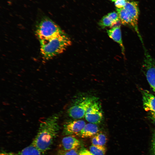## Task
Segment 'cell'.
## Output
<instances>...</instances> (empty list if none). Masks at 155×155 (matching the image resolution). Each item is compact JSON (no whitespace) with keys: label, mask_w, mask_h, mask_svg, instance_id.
I'll return each instance as SVG.
<instances>
[{"label":"cell","mask_w":155,"mask_h":155,"mask_svg":"<svg viewBox=\"0 0 155 155\" xmlns=\"http://www.w3.org/2000/svg\"><path fill=\"white\" fill-rule=\"evenodd\" d=\"M58 155H79L76 150H60Z\"/></svg>","instance_id":"ac0fdd59"},{"label":"cell","mask_w":155,"mask_h":155,"mask_svg":"<svg viewBox=\"0 0 155 155\" xmlns=\"http://www.w3.org/2000/svg\"><path fill=\"white\" fill-rule=\"evenodd\" d=\"M85 117L89 123L97 124L102 120L103 114L100 102L97 99L87 109Z\"/></svg>","instance_id":"8992f818"},{"label":"cell","mask_w":155,"mask_h":155,"mask_svg":"<svg viewBox=\"0 0 155 155\" xmlns=\"http://www.w3.org/2000/svg\"><path fill=\"white\" fill-rule=\"evenodd\" d=\"M86 125L83 120L68 121L64 125L63 133L66 135H78Z\"/></svg>","instance_id":"52a82bcc"},{"label":"cell","mask_w":155,"mask_h":155,"mask_svg":"<svg viewBox=\"0 0 155 155\" xmlns=\"http://www.w3.org/2000/svg\"><path fill=\"white\" fill-rule=\"evenodd\" d=\"M128 10L135 18L138 19L139 14L137 3L128 0L123 7Z\"/></svg>","instance_id":"4fadbf2b"},{"label":"cell","mask_w":155,"mask_h":155,"mask_svg":"<svg viewBox=\"0 0 155 155\" xmlns=\"http://www.w3.org/2000/svg\"><path fill=\"white\" fill-rule=\"evenodd\" d=\"M0 155H14L13 153L8 152H2L0 154Z\"/></svg>","instance_id":"7402d4cb"},{"label":"cell","mask_w":155,"mask_h":155,"mask_svg":"<svg viewBox=\"0 0 155 155\" xmlns=\"http://www.w3.org/2000/svg\"><path fill=\"white\" fill-rule=\"evenodd\" d=\"M107 15L116 25L121 23L118 14L116 12L113 11L110 12Z\"/></svg>","instance_id":"e0dca14e"},{"label":"cell","mask_w":155,"mask_h":155,"mask_svg":"<svg viewBox=\"0 0 155 155\" xmlns=\"http://www.w3.org/2000/svg\"><path fill=\"white\" fill-rule=\"evenodd\" d=\"M152 144H155V132L153 135Z\"/></svg>","instance_id":"cb8c5ba5"},{"label":"cell","mask_w":155,"mask_h":155,"mask_svg":"<svg viewBox=\"0 0 155 155\" xmlns=\"http://www.w3.org/2000/svg\"><path fill=\"white\" fill-rule=\"evenodd\" d=\"M98 131L96 124L90 123L86 124L78 135L83 138L89 137L94 136Z\"/></svg>","instance_id":"8fae6325"},{"label":"cell","mask_w":155,"mask_h":155,"mask_svg":"<svg viewBox=\"0 0 155 155\" xmlns=\"http://www.w3.org/2000/svg\"><path fill=\"white\" fill-rule=\"evenodd\" d=\"M148 116L152 121L155 124V113L149 112Z\"/></svg>","instance_id":"44dd1931"},{"label":"cell","mask_w":155,"mask_h":155,"mask_svg":"<svg viewBox=\"0 0 155 155\" xmlns=\"http://www.w3.org/2000/svg\"><path fill=\"white\" fill-rule=\"evenodd\" d=\"M92 155H93V154Z\"/></svg>","instance_id":"484cf974"},{"label":"cell","mask_w":155,"mask_h":155,"mask_svg":"<svg viewBox=\"0 0 155 155\" xmlns=\"http://www.w3.org/2000/svg\"><path fill=\"white\" fill-rule=\"evenodd\" d=\"M59 116L58 114L55 113L43 119L32 142L44 153L50 148L58 133Z\"/></svg>","instance_id":"6da1fadb"},{"label":"cell","mask_w":155,"mask_h":155,"mask_svg":"<svg viewBox=\"0 0 155 155\" xmlns=\"http://www.w3.org/2000/svg\"><path fill=\"white\" fill-rule=\"evenodd\" d=\"M152 150L154 155H155V144H152Z\"/></svg>","instance_id":"603a6c76"},{"label":"cell","mask_w":155,"mask_h":155,"mask_svg":"<svg viewBox=\"0 0 155 155\" xmlns=\"http://www.w3.org/2000/svg\"><path fill=\"white\" fill-rule=\"evenodd\" d=\"M96 135L97 137L98 146H104L106 142V136L104 134L101 133H98Z\"/></svg>","instance_id":"2e32d148"},{"label":"cell","mask_w":155,"mask_h":155,"mask_svg":"<svg viewBox=\"0 0 155 155\" xmlns=\"http://www.w3.org/2000/svg\"><path fill=\"white\" fill-rule=\"evenodd\" d=\"M128 0H116L115 1V6L118 8L124 7Z\"/></svg>","instance_id":"d6986e66"},{"label":"cell","mask_w":155,"mask_h":155,"mask_svg":"<svg viewBox=\"0 0 155 155\" xmlns=\"http://www.w3.org/2000/svg\"><path fill=\"white\" fill-rule=\"evenodd\" d=\"M97 99L94 97L85 96L76 99L68 110L69 115L76 119L84 117L88 107Z\"/></svg>","instance_id":"277c9868"},{"label":"cell","mask_w":155,"mask_h":155,"mask_svg":"<svg viewBox=\"0 0 155 155\" xmlns=\"http://www.w3.org/2000/svg\"><path fill=\"white\" fill-rule=\"evenodd\" d=\"M107 32L110 38L112 39L119 45L122 53L125 57V49L122 40L121 24H119L107 30Z\"/></svg>","instance_id":"9c48e42d"},{"label":"cell","mask_w":155,"mask_h":155,"mask_svg":"<svg viewBox=\"0 0 155 155\" xmlns=\"http://www.w3.org/2000/svg\"><path fill=\"white\" fill-rule=\"evenodd\" d=\"M93 155H104L106 148L104 146L91 145L90 147V151Z\"/></svg>","instance_id":"9a60e30c"},{"label":"cell","mask_w":155,"mask_h":155,"mask_svg":"<svg viewBox=\"0 0 155 155\" xmlns=\"http://www.w3.org/2000/svg\"><path fill=\"white\" fill-rule=\"evenodd\" d=\"M64 33L58 25L46 18L40 21L35 30V34L39 41L48 39Z\"/></svg>","instance_id":"3957f363"},{"label":"cell","mask_w":155,"mask_h":155,"mask_svg":"<svg viewBox=\"0 0 155 155\" xmlns=\"http://www.w3.org/2000/svg\"><path fill=\"white\" fill-rule=\"evenodd\" d=\"M141 91L145 110L155 113V96L146 90L141 89Z\"/></svg>","instance_id":"ba28073f"},{"label":"cell","mask_w":155,"mask_h":155,"mask_svg":"<svg viewBox=\"0 0 155 155\" xmlns=\"http://www.w3.org/2000/svg\"><path fill=\"white\" fill-rule=\"evenodd\" d=\"M98 24L102 28L106 27H112L116 25L107 15L103 17L99 21Z\"/></svg>","instance_id":"5bb4252c"},{"label":"cell","mask_w":155,"mask_h":155,"mask_svg":"<svg viewBox=\"0 0 155 155\" xmlns=\"http://www.w3.org/2000/svg\"><path fill=\"white\" fill-rule=\"evenodd\" d=\"M39 41L41 55L47 60L62 53L72 44L70 39L65 33Z\"/></svg>","instance_id":"7a4b0ae2"},{"label":"cell","mask_w":155,"mask_h":155,"mask_svg":"<svg viewBox=\"0 0 155 155\" xmlns=\"http://www.w3.org/2000/svg\"><path fill=\"white\" fill-rule=\"evenodd\" d=\"M144 57L142 65L143 71L153 91L155 94V61L145 47Z\"/></svg>","instance_id":"5b68a950"},{"label":"cell","mask_w":155,"mask_h":155,"mask_svg":"<svg viewBox=\"0 0 155 155\" xmlns=\"http://www.w3.org/2000/svg\"><path fill=\"white\" fill-rule=\"evenodd\" d=\"M61 142L63 150H76L80 145L79 141L71 136L63 137Z\"/></svg>","instance_id":"30bf717a"},{"label":"cell","mask_w":155,"mask_h":155,"mask_svg":"<svg viewBox=\"0 0 155 155\" xmlns=\"http://www.w3.org/2000/svg\"><path fill=\"white\" fill-rule=\"evenodd\" d=\"M112 1H115L116 0H111Z\"/></svg>","instance_id":"d4e9b609"},{"label":"cell","mask_w":155,"mask_h":155,"mask_svg":"<svg viewBox=\"0 0 155 155\" xmlns=\"http://www.w3.org/2000/svg\"><path fill=\"white\" fill-rule=\"evenodd\" d=\"M44 153L40 150L32 143L14 155H44Z\"/></svg>","instance_id":"7c38bea8"},{"label":"cell","mask_w":155,"mask_h":155,"mask_svg":"<svg viewBox=\"0 0 155 155\" xmlns=\"http://www.w3.org/2000/svg\"><path fill=\"white\" fill-rule=\"evenodd\" d=\"M79 155H92L90 152L87 149L83 148L80 151Z\"/></svg>","instance_id":"ffe728a7"}]
</instances>
